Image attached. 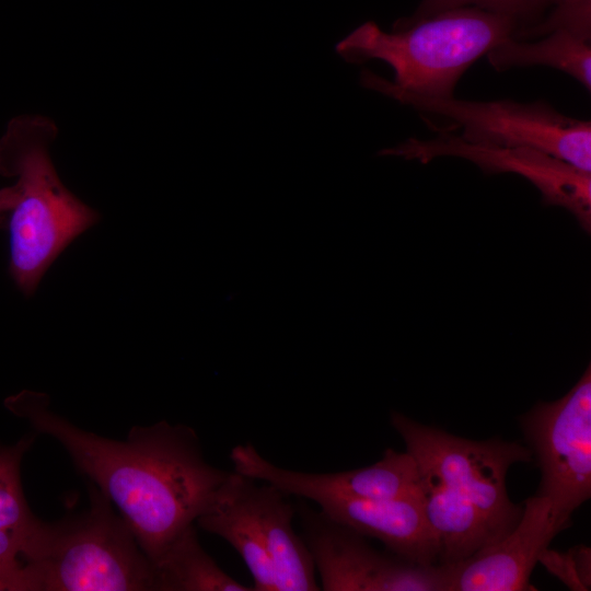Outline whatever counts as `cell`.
Wrapping results in <instances>:
<instances>
[{
  "label": "cell",
  "mask_w": 591,
  "mask_h": 591,
  "mask_svg": "<svg viewBox=\"0 0 591 591\" xmlns=\"http://www.w3.org/2000/svg\"><path fill=\"white\" fill-rule=\"evenodd\" d=\"M559 532L551 501L529 497L510 533L459 561L451 591L532 590L529 580L538 556Z\"/></svg>",
  "instance_id": "11"
},
{
  "label": "cell",
  "mask_w": 591,
  "mask_h": 591,
  "mask_svg": "<svg viewBox=\"0 0 591 591\" xmlns=\"http://www.w3.org/2000/svg\"><path fill=\"white\" fill-rule=\"evenodd\" d=\"M155 591H254L228 575L187 528L153 564Z\"/></svg>",
  "instance_id": "16"
},
{
  "label": "cell",
  "mask_w": 591,
  "mask_h": 591,
  "mask_svg": "<svg viewBox=\"0 0 591 591\" xmlns=\"http://www.w3.org/2000/svg\"><path fill=\"white\" fill-rule=\"evenodd\" d=\"M88 509L37 520L22 555L30 591H155V568L112 502L88 483Z\"/></svg>",
  "instance_id": "4"
},
{
  "label": "cell",
  "mask_w": 591,
  "mask_h": 591,
  "mask_svg": "<svg viewBox=\"0 0 591 591\" xmlns=\"http://www.w3.org/2000/svg\"><path fill=\"white\" fill-rule=\"evenodd\" d=\"M538 563L569 589L586 591L591 586V552L584 545H577L560 553L545 548L538 556Z\"/></svg>",
  "instance_id": "18"
},
{
  "label": "cell",
  "mask_w": 591,
  "mask_h": 591,
  "mask_svg": "<svg viewBox=\"0 0 591 591\" xmlns=\"http://www.w3.org/2000/svg\"><path fill=\"white\" fill-rule=\"evenodd\" d=\"M4 405L63 447L77 470L117 508L153 564L194 525L229 473L205 460L197 433L185 425L160 420L114 440L56 414L45 393L22 391Z\"/></svg>",
  "instance_id": "1"
},
{
  "label": "cell",
  "mask_w": 591,
  "mask_h": 591,
  "mask_svg": "<svg viewBox=\"0 0 591 591\" xmlns=\"http://www.w3.org/2000/svg\"><path fill=\"white\" fill-rule=\"evenodd\" d=\"M316 503L331 519L364 537L378 538L407 561L438 564L439 544L427 521L422 500L323 499Z\"/></svg>",
  "instance_id": "12"
},
{
  "label": "cell",
  "mask_w": 591,
  "mask_h": 591,
  "mask_svg": "<svg viewBox=\"0 0 591 591\" xmlns=\"http://www.w3.org/2000/svg\"><path fill=\"white\" fill-rule=\"evenodd\" d=\"M359 82L410 106L426 120L448 123L437 131L454 134L473 144L533 148L591 174L590 121L566 116L546 102L470 101L410 93L390 86L385 78L369 69L361 71Z\"/></svg>",
  "instance_id": "5"
},
{
  "label": "cell",
  "mask_w": 591,
  "mask_h": 591,
  "mask_svg": "<svg viewBox=\"0 0 591 591\" xmlns=\"http://www.w3.org/2000/svg\"><path fill=\"white\" fill-rule=\"evenodd\" d=\"M520 425L537 459L541 483L561 532L572 512L591 497V367L561 398L540 402Z\"/></svg>",
  "instance_id": "7"
},
{
  "label": "cell",
  "mask_w": 591,
  "mask_h": 591,
  "mask_svg": "<svg viewBox=\"0 0 591 591\" xmlns=\"http://www.w3.org/2000/svg\"><path fill=\"white\" fill-rule=\"evenodd\" d=\"M421 473L424 511L438 540V564L462 561L497 541L487 521L470 500L437 477Z\"/></svg>",
  "instance_id": "14"
},
{
  "label": "cell",
  "mask_w": 591,
  "mask_h": 591,
  "mask_svg": "<svg viewBox=\"0 0 591 591\" xmlns=\"http://www.w3.org/2000/svg\"><path fill=\"white\" fill-rule=\"evenodd\" d=\"M570 0H421L409 19L416 20L436 12L457 8L476 7L513 20L518 31L513 38H521L540 24L557 7Z\"/></svg>",
  "instance_id": "17"
},
{
  "label": "cell",
  "mask_w": 591,
  "mask_h": 591,
  "mask_svg": "<svg viewBox=\"0 0 591 591\" xmlns=\"http://www.w3.org/2000/svg\"><path fill=\"white\" fill-rule=\"evenodd\" d=\"M301 499V498H300ZM302 538L324 591H451L459 563L418 565L372 548L364 536L315 510L296 506Z\"/></svg>",
  "instance_id": "8"
},
{
  "label": "cell",
  "mask_w": 591,
  "mask_h": 591,
  "mask_svg": "<svg viewBox=\"0 0 591 591\" xmlns=\"http://www.w3.org/2000/svg\"><path fill=\"white\" fill-rule=\"evenodd\" d=\"M58 134L44 116L12 119L0 139V173L18 176L10 211V274L32 296L63 250L99 220V213L60 181L48 148Z\"/></svg>",
  "instance_id": "2"
},
{
  "label": "cell",
  "mask_w": 591,
  "mask_h": 591,
  "mask_svg": "<svg viewBox=\"0 0 591 591\" xmlns=\"http://www.w3.org/2000/svg\"><path fill=\"white\" fill-rule=\"evenodd\" d=\"M497 71L513 67L548 66L591 91V36L560 27L533 39L510 38L487 53Z\"/></svg>",
  "instance_id": "15"
},
{
  "label": "cell",
  "mask_w": 591,
  "mask_h": 591,
  "mask_svg": "<svg viewBox=\"0 0 591 591\" xmlns=\"http://www.w3.org/2000/svg\"><path fill=\"white\" fill-rule=\"evenodd\" d=\"M34 437L0 447V590L28 591L22 555L38 520L21 482V462Z\"/></svg>",
  "instance_id": "13"
},
{
  "label": "cell",
  "mask_w": 591,
  "mask_h": 591,
  "mask_svg": "<svg viewBox=\"0 0 591 591\" xmlns=\"http://www.w3.org/2000/svg\"><path fill=\"white\" fill-rule=\"evenodd\" d=\"M391 425L421 471L451 487L478 510L497 541L518 524L523 508L509 499L506 476L511 465L532 460L531 450L500 439L474 441L419 424L393 412Z\"/></svg>",
  "instance_id": "6"
},
{
  "label": "cell",
  "mask_w": 591,
  "mask_h": 591,
  "mask_svg": "<svg viewBox=\"0 0 591 591\" xmlns=\"http://www.w3.org/2000/svg\"><path fill=\"white\" fill-rule=\"evenodd\" d=\"M13 204V194L10 187L0 189V227L4 224L7 216Z\"/></svg>",
  "instance_id": "19"
},
{
  "label": "cell",
  "mask_w": 591,
  "mask_h": 591,
  "mask_svg": "<svg viewBox=\"0 0 591 591\" xmlns=\"http://www.w3.org/2000/svg\"><path fill=\"white\" fill-rule=\"evenodd\" d=\"M517 31L508 16L457 7L421 19H399L392 32L368 21L338 42L335 51L350 63L384 61L394 72L386 83L396 90L450 96L478 58L513 38Z\"/></svg>",
  "instance_id": "3"
},
{
  "label": "cell",
  "mask_w": 591,
  "mask_h": 591,
  "mask_svg": "<svg viewBox=\"0 0 591 591\" xmlns=\"http://www.w3.org/2000/svg\"><path fill=\"white\" fill-rule=\"evenodd\" d=\"M428 140L408 138L379 155L417 160L425 164L438 157L472 161L487 174L515 173L530 181L545 206H559L571 212L580 227L591 230V174L543 151L528 147H488L466 142L448 131Z\"/></svg>",
  "instance_id": "9"
},
{
  "label": "cell",
  "mask_w": 591,
  "mask_h": 591,
  "mask_svg": "<svg viewBox=\"0 0 591 591\" xmlns=\"http://www.w3.org/2000/svg\"><path fill=\"white\" fill-rule=\"evenodd\" d=\"M278 487L229 472L196 523L227 541L253 577L254 591H277L273 555L282 543L287 520Z\"/></svg>",
  "instance_id": "10"
}]
</instances>
